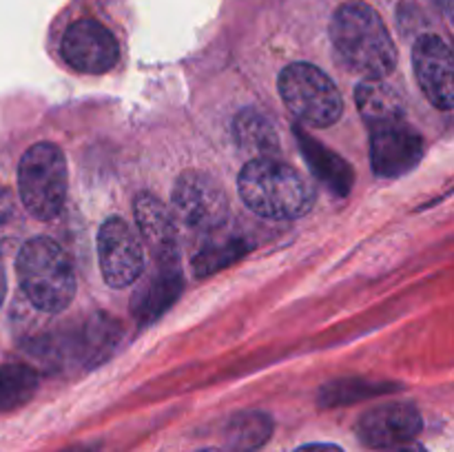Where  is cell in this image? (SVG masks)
Listing matches in <instances>:
<instances>
[{"instance_id": "obj_1", "label": "cell", "mask_w": 454, "mask_h": 452, "mask_svg": "<svg viewBox=\"0 0 454 452\" xmlns=\"http://www.w3.org/2000/svg\"><path fill=\"white\" fill-rule=\"evenodd\" d=\"M331 40L341 62L364 78H384L397 66V47L384 18L364 0H348L337 7Z\"/></svg>"}, {"instance_id": "obj_2", "label": "cell", "mask_w": 454, "mask_h": 452, "mask_svg": "<svg viewBox=\"0 0 454 452\" xmlns=\"http://www.w3.org/2000/svg\"><path fill=\"white\" fill-rule=\"evenodd\" d=\"M244 204L266 220H297L315 204V191L278 158H253L238 177Z\"/></svg>"}, {"instance_id": "obj_3", "label": "cell", "mask_w": 454, "mask_h": 452, "mask_svg": "<svg viewBox=\"0 0 454 452\" xmlns=\"http://www.w3.org/2000/svg\"><path fill=\"white\" fill-rule=\"evenodd\" d=\"M16 273L25 297L43 313H62L74 301L75 270L51 238L27 239L18 251Z\"/></svg>"}, {"instance_id": "obj_4", "label": "cell", "mask_w": 454, "mask_h": 452, "mask_svg": "<svg viewBox=\"0 0 454 452\" xmlns=\"http://www.w3.org/2000/svg\"><path fill=\"white\" fill-rule=\"evenodd\" d=\"M171 217L177 235L207 242L222 233L229 222V198L215 177L202 171H186L177 177L171 199Z\"/></svg>"}, {"instance_id": "obj_5", "label": "cell", "mask_w": 454, "mask_h": 452, "mask_svg": "<svg viewBox=\"0 0 454 452\" xmlns=\"http://www.w3.org/2000/svg\"><path fill=\"white\" fill-rule=\"evenodd\" d=\"M22 207L35 220L47 222L60 213L67 199V160L53 142H38L25 151L18 167Z\"/></svg>"}, {"instance_id": "obj_6", "label": "cell", "mask_w": 454, "mask_h": 452, "mask_svg": "<svg viewBox=\"0 0 454 452\" xmlns=\"http://www.w3.org/2000/svg\"><path fill=\"white\" fill-rule=\"evenodd\" d=\"M278 87L288 109L309 127L326 129L344 113V100L337 84L310 62L284 66Z\"/></svg>"}, {"instance_id": "obj_7", "label": "cell", "mask_w": 454, "mask_h": 452, "mask_svg": "<svg viewBox=\"0 0 454 452\" xmlns=\"http://www.w3.org/2000/svg\"><path fill=\"white\" fill-rule=\"evenodd\" d=\"M62 58L78 74L100 75L120 60V47L114 31L96 18H78L62 34Z\"/></svg>"}, {"instance_id": "obj_8", "label": "cell", "mask_w": 454, "mask_h": 452, "mask_svg": "<svg viewBox=\"0 0 454 452\" xmlns=\"http://www.w3.org/2000/svg\"><path fill=\"white\" fill-rule=\"evenodd\" d=\"M98 260L111 288H127L145 273V248L136 230L120 217H109L98 230Z\"/></svg>"}, {"instance_id": "obj_9", "label": "cell", "mask_w": 454, "mask_h": 452, "mask_svg": "<svg viewBox=\"0 0 454 452\" xmlns=\"http://www.w3.org/2000/svg\"><path fill=\"white\" fill-rule=\"evenodd\" d=\"M424 155V140L403 118L371 127V162L380 177L412 171Z\"/></svg>"}, {"instance_id": "obj_10", "label": "cell", "mask_w": 454, "mask_h": 452, "mask_svg": "<svg viewBox=\"0 0 454 452\" xmlns=\"http://www.w3.org/2000/svg\"><path fill=\"white\" fill-rule=\"evenodd\" d=\"M412 66L424 96L437 109L450 111L454 105V62L450 44L437 34H424L412 49Z\"/></svg>"}, {"instance_id": "obj_11", "label": "cell", "mask_w": 454, "mask_h": 452, "mask_svg": "<svg viewBox=\"0 0 454 452\" xmlns=\"http://www.w3.org/2000/svg\"><path fill=\"white\" fill-rule=\"evenodd\" d=\"M421 415L412 403H380L357 421V437L368 448H397L411 443L421 430Z\"/></svg>"}, {"instance_id": "obj_12", "label": "cell", "mask_w": 454, "mask_h": 452, "mask_svg": "<svg viewBox=\"0 0 454 452\" xmlns=\"http://www.w3.org/2000/svg\"><path fill=\"white\" fill-rule=\"evenodd\" d=\"M133 217H136L140 242L149 246V253L158 264H173L180 261L177 255V230L173 224L171 211L149 191H142L133 199Z\"/></svg>"}, {"instance_id": "obj_13", "label": "cell", "mask_w": 454, "mask_h": 452, "mask_svg": "<svg viewBox=\"0 0 454 452\" xmlns=\"http://www.w3.org/2000/svg\"><path fill=\"white\" fill-rule=\"evenodd\" d=\"M182 288H184V279H182L180 261L158 264V270L151 273V277L133 295L131 315L142 326L155 322L160 315H164V310L176 304Z\"/></svg>"}, {"instance_id": "obj_14", "label": "cell", "mask_w": 454, "mask_h": 452, "mask_svg": "<svg viewBox=\"0 0 454 452\" xmlns=\"http://www.w3.org/2000/svg\"><path fill=\"white\" fill-rule=\"evenodd\" d=\"M293 133H295L301 155H304V160L309 162V167L313 168L315 177H317L319 182H324L333 193L348 195L355 182V173L353 168H350V164L346 162L341 155H337L335 151L328 149L326 144L315 140V137L310 136L309 131H304L301 127H293Z\"/></svg>"}, {"instance_id": "obj_15", "label": "cell", "mask_w": 454, "mask_h": 452, "mask_svg": "<svg viewBox=\"0 0 454 452\" xmlns=\"http://www.w3.org/2000/svg\"><path fill=\"white\" fill-rule=\"evenodd\" d=\"M233 137L238 146L255 158H275L279 153V136L262 111L242 109L233 120Z\"/></svg>"}, {"instance_id": "obj_16", "label": "cell", "mask_w": 454, "mask_h": 452, "mask_svg": "<svg viewBox=\"0 0 454 452\" xmlns=\"http://www.w3.org/2000/svg\"><path fill=\"white\" fill-rule=\"evenodd\" d=\"M355 102L368 127L403 118V100L384 78H366L355 91Z\"/></svg>"}, {"instance_id": "obj_17", "label": "cell", "mask_w": 454, "mask_h": 452, "mask_svg": "<svg viewBox=\"0 0 454 452\" xmlns=\"http://www.w3.org/2000/svg\"><path fill=\"white\" fill-rule=\"evenodd\" d=\"M78 332L80 335H75L74 344L75 359L84 366H96V363L105 362L114 353L115 344L120 339V323L106 317L105 313H98Z\"/></svg>"}, {"instance_id": "obj_18", "label": "cell", "mask_w": 454, "mask_h": 452, "mask_svg": "<svg viewBox=\"0 0 454 452\" xmlns=\"http://www.w3.org/2000/svg\"><path fill=\"white\" fill-rule=\"evenodd\" d=\"M253 248L251 239L244 235H213L207 242H202L200 251L193 257V275L195 277H208V275L217 273L224 266H231L238 261L239 257L247 255Z\"/></svg>"}, {"instance_id": "obj_19", "label": "cell", "mask_w": 454, "mask_h": 452, "mask_svg": "<svg viewBox=\"0 0 454 452\" xmlns=\"http://www.w3.org/2000/svg\"><path fill=\"white\" fill-rule=\"evenodd\" d=\"M273 417L251 410L235 415L226 425V446L231 452H257L273 434Z\"/></svg>"}, {"instance_id": "obj_20", "label": "cell", "mask_w": 454, "mask_h": 452, "mask_svg": "<svg viewBox=\"0 0 454 452\" xmlns=\"http://www.w3.org/2000/svg\"><path fill=\"white\" fill-rule=\"evenodd\" d=\"M38 390V375L27 363L0 366V412L25 406Z\"/></svg>"}, {"instance_id": "obj_21", "label": "cell", "mask_w": 454, "mask_h": 452, "mask_svg": "<svg viewBox=\"0 0 454 452\" xmlns=\"http://www.w3.org/2000/svg\"><path fill=\"white\" fill-rule=\"evenodd\" d=\"M395 390H399V384H390V381L340 379L331 381L319 390V403L322 406H348V403L380 397V394L395 393Z\"/></svg>"}, {"instance_id": "obj_22", "label": "cell", "mask_w": 454, "mask_h": 452, "mask_svg": "<svg viewBox=\"0 0 454 452\" xmlns=\"http://www.w3.org/2000/svg\"><path fill=\"white\" fill-rule=\"evenodd\" d=\"M22 229H25V217L18 208L16 195L0 186V253L12 251L20 242Z\"/></svg>"}, {"instance_id": "obj_23", "label": "cell", "mask_w": 454, "mask_h": 452, "mask_svg": "<svg viewBox=\"0 0 454 452\" xmlns=\"http://www.w3.org/2000/svg\"><path fill=\"white\" fill-rule=\"evenodd\" d=\"M295 452H344L340 446H333V443H306V446L297 448Z\"/></svg>"}, {"instance_id": "obj_24", "label": "cell", "mask_w": 454, "mask_h": 452, "mask_svg": "<svg viewBox=\"0 0 454 452\" xmlns=\"http://www.w3.org/2000/svg\"><path fill=\"white\" fill-rule=\"evenodd\" d=\"M4 295H7V275H4V264H3V253H0V304H3Z\"/></svg>"}, {"instance_id": "obj_25", "label": "cell", "mask_w": 454, "mask_h": 452, "mask_svg": "<svg viewBox=\"0 0 454 452\" xmlns=\"http://www.w3.org/2000/svg\"><path fill=\"white\" fill-rule=\"evenodd\" d=\"M62 452H100V446H98V443H82V446L67 448V450Z\"/></svg>"}, {"instance_id": "obj_26", "label": "cell", "mask_w": 454, "mask_h": 452, "mask_svg": "<svg viewBox=\"0 0 454 452\" xmlns=\"http://www.w3.org/2000/svg\"><path fill=\"white\" fill-rule=\"evenodd\" d=\"M388 452H428V450H424L421 446H412V443H403V446L390 448Z\"/></svg>"}, {"instance_id": "obj_27", "label": "cell", "mask_w": 454, "mask_h": 452, "mask_svg": "<svg viewBox=\"0 0 454 452\" xmlns=\"http://www.w3.org/2000/svg\"><path fill=\"white\" fill-rule=\"evenodd\" d=\"M434 4H437V7H442L443 12L446 13H450V9H452V0H433Z\"/></svg>"}, {"instance_id": "obj_28", "label": "cell", "mask_w": 454, "mask_h": 452, "mask_svg": "<svg viewBox=\"0 0 454 452\" xmlns=\"http://www.w3.org/2000/svg\"><path fill=\"white\" fill-rule=\"evenodd\" d=\"M200 452H222V450H213V448H211V450H200Z\"/></svg>"}]
</instances>
